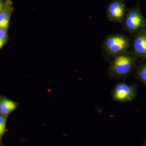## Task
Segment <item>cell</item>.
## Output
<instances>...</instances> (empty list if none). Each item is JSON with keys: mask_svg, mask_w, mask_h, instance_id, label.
I'll use <instances>...</instances> for the list:
<instances>
[{"mask_svg": "<svg viewBox=\"0 0 146 146\" xmlns=\"http://www.w3.org/2000/svg\"><path fill=\"white\" fill-rule=\"evenodd\" d=\"M134 65L133 59L129 56L123 54L118 55L111 62L110 73L115 78H123L129 74Z\"/></svg>", "mask_w": 146, "mask_h": 146, "instance_id": "cell-1", "label": "cell"}, {"mask_svg": "<svg viewBox=\"0 0 146 146\" xmlns=\"http://www.w3.org/2000/svg\"><path fill=\"white\" fill-rule=\"evenodd\" d=\"M137 94L136 86L124 82L116 84L111 92V96L113 100L120 103L132 101L136 98Z\"/></svg>", "mask_w": 146, "mask_h": 146, "instance_id": "cell-2", "label": "cell"}, {"mask_svg": "<svg viewBox=\"0 0 146 146\" xmlns=\"http://www.w3.org/2000/svg\"><path fill=\"white\" fill-rule=\"evenodd\" d=\"M127 39L119 35H112L107 38L105 43L106 48L110 54H119L128 47Z\"/></svg>", "mask_w": 146, "mask_h": 146, "instance_id": "cell-3", "label": "cell"}, {"mask_svg": "<svg viewBox=\"0 0 146 146\" xmlns=\"http://www.w3.org/2000/svg\"><path fill=\"white\" fill-rule=\"evenodd\" d=\"M125 5L123 0H115L110 4L107 9V15L110 20L121 22L125 15Z\"/></svg>", "mask_w": 146, "mask_h": 146, "instance_id": "cell-4", "label": "cell"}, {"mask_svg": "<svg viewBox=\"0 0 146 146\" xmlns=\"http://www.w3.org/2000/svg\"><path fill=\"white\" fill-rule=\"evenodd\" d=\"M143 21L140 13L136 10H131L128 13L125 24L127 29L131 31L136 30L141 27Z\"/></svg>", "mask_w": 146, "mask_h": 146, "instance_id": "cell-5", "label": "cell"}, {"mask_svg": "<svg viewBox=\"0 0 146 146\" xmlns=\"http://www.w3.org/2000/svg\"><path fill=\"white\" fill-rule=\"evenodd\" d=\"M13 10L12 3L10 0L7 1L4 7L0 12V29H8Z\"/></svg>", "mask_w": 146, "mask_h": 146, "instance_id": "cell-6", "label": "cell"}, {"mask_svg": "<svg viewBox=\"0 0 146 146\" xmlns=\"http://www.w3.org/2000/svg\"><path fill=\"white\" fill-rule=\"evenodd\" d=\"M18 104L7 98L0 97V113L7 117L11 112L16 110Z\"/></svg>", "mask_w": 146, "mask_h": 146, "instance_id": "cell-7", "label": "cell"}, {"mask_svg": "<svg viewBox=\"0 0 146 146\" xmlns=\"http://www.w3.org/2000/svg\"><path fill=\"white\" fill-rule=\"evenodd\" d=\"M134 50L138 54L146 57V34L138 35L134 41Z\"/></svg>", "mask_w": 146, "mask_h": 146, "instance_id": "cell-8", "label": "cell"}, {"mask_svg": "<svg viewBox=\"0 0 146 146\" xmlns=\"http://www.w3.org/2000/svg\"><path fill=\"white\" fill-rule=\"evenodd\" d=\"M8 40V29H0V50L5 45Z\"/></svg>", "mask_w": 146, "mask_h": 146, "instance_id": "cell-9", "label": "cell"}, {"mask_svg": "<svg viewBox=\"0 0 146 146\" xmlns=\"http://www.w3.org/2000/svg\"><path fill=\"white\" fill-rule=\"evenodd\" d=\"M7 117L0 113V139L1 140L6 129Z\"/></svg>", "mask_w": 146, "mask_h": 146, "instance_id": "cell-10", "label": "cell"}, {"mask_svg": "<svg viewBox=\"0 0 146 146\" xmlns=\"http://www.w3.org/2000/svg\"><path fill=\"white\" fill-rule=\"evenodd\" d=\"M138 76L140 80L146 86V64L142 65L139 68Z\"/></svg>", "mask_w": 146, "mask_h": 146, "instance_id": "cell-11", "label": "cell"}, {"mask_svg": "<svg viewBox=\"0 0 146 146\" xmlns=\"http://www.w3.org/2000/svg\"><path fill=\"white\" fill-rule=\"evenodd\" d=\"M5 2H4L3 0H0V12L1 11L4 7Z\"/></svg>", "mask_w": 146, "mask_h": 146, "instance_id": "cell-12", "label": "cell"}, {"mask_svg": "<svg viewBox=\"0 0 146 146\" xmlns=\"http://www.w3.org/2000/svg\"><path fill=\"white\" fill-rule=\"evenodd\" d=\"M143 146H146V140L145 141V143H144L143 145Z\"/></svg>", "mask_w": 146, "mask_h": 146, "instance_id": "cell-13", "label": "cell"}, {"mask_svg": "<svg viewBox=\"0 0 146 146\" xmlns=\"http://www.w3.org/2000/svg\"><path fill=\"white\" fill-rule=\"evenodd\" d=\"M0 146H3L1 142V139H0Z\"/></svg>", "mask_w": 146, "mask_h": 146, "instance_id": "cell-14", "label": "cell"}, {"mask_svg": "<svg viewBox=\"0 0 146 146\" xmlns=\"http://www.w3.org/2000/svg\"><path fill=\"white\" fill-rule=\"evenodd\" d=\"M9 1V0H6V1Z\"/></svg>", "mask_w": 146, "mask_h": 146, "instance_id": "cell-15", "label": "cell"}]
</instances>
